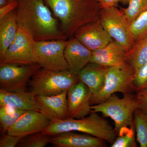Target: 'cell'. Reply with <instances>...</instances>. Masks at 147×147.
I'll return each instance as SVG.
<instances>
[{
	"label": "cell",
	"mask_w": 147,
	"mask_h": 147,
	"mask_svg": "<svg viewBox=\"0 0 147 147\" xmlns=\"http://www.w3.org/2000/svg\"><path fill=\"white\" fill-rule=\"evenodd\" d=\"M50 137L40 131L22 138L18 145L21 147H44L50 143Z\"/></svg>",
	"instance_id": "obj_27"
},
{
	"label": "cell",
	"mask_w": 147,
	"mask_h": 147,
	"mask_svg": "<svg viewBox=\"0 0 147 147\" xmlns=\"http://www.w3.org/2000/svg\"><path fill=\"white\" fill-rule=\"evenodd\" d=\"M127 55L134 75L147 62V35L134 43Z\"/></svg>",
	"instance_id": "obj_21"
},
{
	"label": "cell",
	"mask_w": 147,
	"mask_h": 147,
	"mask_svg": "<svg viewBox=\"0 0 147 147\" xmlns=\"http://www.w3.org/2000/svg\"><path fill=\"white\" fill-rule=\"evenodd\" d=\"M69 131L90 134L111 144L117 136L115 128L108 121L99 115L98 113L93 112L82 118H68L52 121L50 125L42 132L52 136Z\"/></svg>",
	"instance_id": "obj_3"
},
{
	"label": "cell",
	"mask_w": 147,
	"mask_h": 147,
	"mask_svg": "<svg viewBox=\"0 0 147 147\" xmlns=\"http://www.w3.org/2000/svg\"><path fill=\"white\" fill-rule=\"evenodd\" d=\"M18 1L9 3L8 4L0 8V19L4 17L7 14L14 10L18 6Z\"/></svg>",
	"instance_id": "obj_30"
},
{
	"label": "cell",
	"mask_w": 147,
	"mask_h": 147,
	"mask_svg": "<svg viewBox=\"0 0 147 147\" xmlns=\"http://www.w3.org/2000/svg\"><path fill=\"white\" fill-rule=\"evenodd\" d=\"M128 52L115 40L103 48L92 51L90 62L108 67H130Z\"/></svg>",
	"instance_id": "obj_14"
},
{
	"label": "cell",
	"mask_w": 147,
	"mask_h": 147,
	"mask_svg": "<svg viewBox=\"0 0 147 147\" xmlns=\"http://www.w3.org/2000/svg\"><path fill=\"white\" fill-rule=\"evenodd\" d=\"M135 125L121 130L111 147H137Z\"/></svg>",
	"instance_id": "obj_24"
},
{
	"label": "cell",
	"mask_w": 147,
	"mask_h": 147,
	"mask_svg": "<svg viewBox=\"0 0 147 147\" xmlns=\"http://www.w3.org/2000/svg\"><path fill=\"white\" fill-rule=\"evenodd\" d=\"M35 41L26 29L18 27L16 38L6 51L2 59L0 60V65L36 63L34 55Z\"/></svg>",
	"instance_id": "obj_10"
},
{
	"label": "cell",
	"mask_w": 147,
	"mask_h": 147,
	"mask_svg": "<svg viewBox=\"0 0 147 147\" xmlns=\"http://www.w3.org/2000/svg\"><path fill=\"white\" fill-rule=\"evenodd\" d=\"M128 24H130L147 11V0H130L127 8L122 9Z\"/></svg>",
	"instance_id": "obj_25"
},
{
	"label": "cell",
	"mask_w": 147,
	"mask_h": 147,
	"mask_svg": "<svg viewBox=\"0 0 147 147\" xmlns=\"http://www.w3.org/2000/svg\"><path fill=\"white\" fill-rule=\"evenodd\" d=\"M77 131L63 132L50 137V143L57 147H105L106 142L90 134Z\"/></svg>",
	"instance_id": "obj_16"
},
{
	"label": "cell",
	"mask_w": 147,
	"mask_h": 147,
	"mask_svg": "<svg viewBox=\"0 0 147 147\" xmlns=\"http://www.w3.org/2000/svg\"><path fill=\"white\" fill-rule=\"evenodd\" d=\"M16 11L18 27L26 29L35 41L67 39L43 0H18Z\"/></svg>",
	"instance_id": "obj_1"
},
{
	"label": "cell",
	"mask_w": 147,
	"mask_h": 147,
	"mask_svg": "<svg viewBox=\"0 0 147 147\" xmlns=\"http://www.w3.org/2000/svg\"><path fill=\"white\" fill-rule=\"evenodd\" d=\"M92 95L89 88L81 81L70 87L67 92L68 118H82L90 114Z\"/></svg>",
	"instance_id": "obj_11"
},
{
	"label": "cell",
	"mask_w": 147,
	"mask_h": 147,
	"mask_svg": "<svg viewBox=\"0 0 147 147\" xmlns=\"http://www.w3.org/2000/svg\"><path fill=\"white\" fill-rule=\"evenodd\" d=\"M40 68L37 63L0 65V89L11 92L28 91L27 87L30 80Z\"/></svg>",
	"instance_id": "obj_9"
},
{
	"label": "cell",
	"mask_w": 147,
	"mask_h": 147,
	"mask_svg": "<svg viewBox=\"0 0 147 147\" xmlns=\"http://www.w3.org/2000/svg\"><path fill=\"white\" fill-rule=\"evenodd\" d=\"M102 8L116 6L119 2L129 3L130 0H97Z\"/></svg>",
	"instance_id": "obj_32"
},
{
	"label": "cell",
	"mask_w": 147,
	"mask_h": 147,
	"mask_svg": "<svg viewBox=\"0 0 147 147\" xmlns=\"http://www.w3.org/2000/svg\"><path fill=\"white\" fill-rule=\"evenodd\" d=\"M18 28L15 9L0 19V60L15 39Z\"/></svg>",
	"instance_id": "obj_20"
},
{
	"label": "cell",
	"mask_w": 147,
	"mask_h": 147,
	"mask_svg": "<svg viewBox=\"0 0 147 147\" xmlns=\"http://www.w3.org/2000/svg\"><path fill=\"white\" fill-rule=\"evenodd\" d=\"M22 138L4 134L0 139V147H14L18 145Z\"/></svg>",
	"instance_id": "obj_29"
},
{
	"label": "cell",
	"mask_w": 147,
	"mask_h": 147,
	"mask_svg": "<svg viewBox=\"0 0 147 147\" xmlns=\"http://www.w3.org/2000/svg\"><path fill=\"white\" fill-rule=\"evenodd\" d=\"M67 43V39L35 41L34 55L36 63L41 68L49 70H69L64 56Z\"/></svg>",
	"instance_id": "obj_8"
},
{
	"label": "cell",
	"mask_w": 147,
	"mask_h": 147,
	"mask_svg": "<svg viewBox=\"0 0 147 147\" xmlns=\"http://www.w3.org/2000/svg\"><path fill=\"white\" fill-rule=\"evenodd\" d=\"M80 81L69 70L55 71L40 68L29 82L30 91L36 96H52L61 93Z\"/></svg>",
	"instance_id": "obj_5"
},
{
	"label": "cell",
	"mask_w": 147,
	"mask_h": 147,
	"mask_svg": "<svg viewBox=\"0 0 147 147\" xmlns=\"http://www.w3.org/2000/svg\"><path fill=\"white\" fill-rule=\"evenodd\" d=\"M27 110H19L7 106L0 107V127L3 134L9 129Z\"/></svg>",
	"instance_id": "obj_22"
},
{
	"label": "cell",
	"mask_w": 147,
	"mask_h": 147,
	"mask_svg": "<svg viewBox=\"0 0 147 147\" xmlns=\"http://www.w3.org/2000/svg\"><path fill=\"white\" fill-rule=\"evenodd\" d=\"M133 76L130 67H109L102 88L97 94L92 96V105L105 101L117 92H120L123 95L133 93Z\"/></svg>",
	"instance_id": "obj_6"
},
{
	"label": "cell",
	"mask_w": 147,
	"mask_h": 147,
	"mask_svg": "<svg viewBox=\"0 0 147 147\" xmlns=\"http://www.w3.org/2000/svg\"><path fill=\"white\" fill-rule=\"evenodd\" d=\"M9 3L8 0H0V8L7 5Z\"/></svg>",
	"instance_id": "obj_33"
},
{
	"label": "cell",
	"mask_w": 147,
	"mask_h": 147,
	"mask_svg": "<svg viewBox=\"0 0 147 147\" xmlns=\"http://www.w3.org/2000/svg\"><path fill=\"white\" fill-rule=\"evenodd\" d=\"M134 121L137 142L140 147H147V113L139 108L134 113Z\"/></svg>",
	"instance_id": "obj_23"
},
{
	"label": "cell",
	"mask_w": 147,
	"mask_h": 147,
	"mask_svg": "<svg viewBox=\"0 0 147 147\" xmlns=\"http://www.w3.org/2000/svg\"><path fill=\"white\" fill-rule=\"evenodd\" d=\"M9 3L13 2L18 1V0H8Z\"/></svg>",
	"instance_id": "obj_34"
},
{
	"label": "cell",
	"mask_w": 147,
	"mask_h": 147,
	"mask_svg": "<svg viewBox=\"0 0 147 147\" xmlns=\"http://www.w3.org/2000/svg\"><path fill=\"white\" fill-rule=\"evenodd\" d=\"M51 121L44 113L27 110L9 129L7 133L21 138L42 131L48 127Z\"/></svg>",
	"instance_id": "obj_12"
},
{
	"label": "cell",
	"mask_w": 147,
	"mask_h": 147,
	"mask_svg": "<svg viewBox=\"0 0 147 147\" xmlns=\"http://www.w3.org/2000/svg\"><path fill=\"white\" fill-rule=\"evenodd\" d=\"M109 67L90 62L77 74L80 81L89 88L92 95L96 94L102 88Z\"/></svg>",
	"instance_id": "obj_19"
},
{
	"label": "cell",
	"mask_w": 147,
	"mask_h": 147,
	"mask_svg": "<svg viewBox=\"0 0 147 147\" xmlns=\"http://www.w3.org/2000/svg\"><path fill=\"white\" fill-rule=\"evenodd\" d=\"M139 109L147 113V92L142 93L136 94Z\"/></svg>",
	"instance_id": "obj_31"
},
{
	"label": "cell",
	"mask_w": 147,
	"mask_h": 147,
	"mask_svg": "<svg viewBox=\"0 0 147 147\" xmlns=\"http://www.w3.org/2000/svg\"><path fill=\"white\" fill-rule=\"evenodd\" d=\"M132 82L136 94L147 92V62L133 75Z\"/></svg>",
	"instance_id": "obj_28"
},
{
	"label": "cell",
	"mask_w": 147,
	"mask_h": 147,
	"mask_svg": "<svg viewBox=\"0 0 147 147\" xmlns=\"http://www.w3.org/2000/svg\"><path fill=\"white\" fill-rule=\"evenodd\" d=\"M92 51L74 36L69 38L64 50V56L69 70L77 74L90 62Z\"/></svg>",
	"instance_id": "obj_15"
},
{
	"label": "cell",
	"mask_w": 147,
	"mask_h": 147,
	"mask_svg": "<svg viewBox=\"0 0 147 147\" xmlns=\"http://www.w3.org/2000/svg\"><path fill=\"white\" fill-rule=\"evenodd\" d=\"M73 36L91 51L103 48L113 40L102 26L100 19L82 26Z\"/></svg>",
	"instance_id": "obj_13"
},
{
	"label": "cell",
	"mask_w": 147,
	"mask_h": 147,
	"mask_svg": "<svg viewBox=\"0 0 147 147\" xmlns=\"http://www.w3.org/2000/svg\"><path fill=\"white\" fill-rule=\"evenodd\" d=\"M57 18L67 38L88 23L100 18L101 8L97 0H44Z\"/></svg>",
	"instance_id": "obj_2"
},
{
	"label": "cell",
	"mask_w": 147,
	"mask_h": 147,
	"mask_svg": "<svg viewBox=\"0 0 147 147\" xmlns=\"http://www.w3.org/2000/svg\"><path fill=\"white\" fill-rule=\"evenodd\" d=\"M67 92L52 96H36L43 113L51 121L68 118Z\"/></svg>",
	"instance_id": "obj_17"
},
{
	"label": "cell",
	"mask_w": 147,
	"mask_h": 147,
	"mask_svg": "<svg viewBox=\"0 0 147 147\" xmlns=\"http://www.w3.org/2000/svg\"><path fill=\"white\" fill-rule=\"evenodd\" d=\"M1 106H7L19 110H33L43 113L37 100L36 96L30 91L11 92L0 89Z\"/></svg>",
	"instance_id": "obj_18"
},
{
	"label": "cell",
	"mask_w": 147,
	"mask_h": 147,
	"mask_svg": "<svg viewBox=\"0 0 147 147\" xmlns=\"http://www.w3.org/2000/svg\"><path fill=\"white\" fill-rule=\"evenodd\" d=\"M129 31L134 44L147 35V11L130 24Z\"/></svg>",
	"instance_id": "obj_26"
},
{
	"label": "cell",
	"mask_w": 147,
	"mask_h": 147,
	"mask_svg": "<svg viewBox=\"0 0 147 147\" xmlns=\"http://www.w3.org/2000/svg\"><path fill=\"white\" fill-rule=\"evenodd\" d=\"M91 108L92 112L101 113L114 121L118 135L121 130L133 125L134 113L139 106L136 94L132 93L122 98L115 94L105 101L92 105Z\"/></svg>",
	"instance_id": "obj_4"
},
{
	"label": "cell",
	"mask_w": 147,
	"mask_h": 147,
	"mask_svg": "<svg viewBox=\"0 0 147 147\" xmlns=\"http://www.w3.org/2000/svg\"><path fill=\"white\" fill-rule=\"evenodd\" d=\"M99 19L113 39L128 53L134 46V42L123 10H119L115 6L102 8Z\"/></svg>",
	"instance_id": "obj_7"
}]
</instances>
